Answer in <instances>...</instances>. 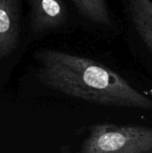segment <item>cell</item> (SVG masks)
<instances>
[{
    "instance_id": "obj_1",
    "label": "cell",
    "mask_w": 152,
    "mask_h": 153,
    "mask_svg": "<svg viewBox=\"0 0 152 153\" xmlns=\"http://www.w3.org/2000/svg\"><path fill=\"white\" fill-rule=\"evenodd\" d=\"M35 59L37 77L49 89L100 106L152 111V100L93 59L51 48L36 51Z\"/></svg>"
},
{
    "instance_id": "obj_2",
    "label": "cell",
    "mask_w": 152,
    "mask_h": 153,
    "mask_svg": "<svg viewBox=\"0 0 152 153\" xmlns=\"http://www.w3.org/2000/svg\"><path fill=\"white\" fill-rule=\"evenodd\" d=\"M81 153H152V127L95 124L89 128Z\"/></svg>"
},
{
    "instance_id": "obj_3",
    "label": "cell",
    "mask_w": 152,
    "mask_h": 153,
    "mask_svg": "<svg viewBox=\"0 0 152 153\" xmlns=\"http://www.w3.org/2000/svg\"><path fill=\"white\" fill-rule=\"evenodd\" d=\"M30 29L34 33H45L65 26L69 13L64 0H28Z\"/></svg>"
},
{
    "instance_id": "obj_4",
    "label": "cell",
    "mask_w": 152,
    "mask_h": 153,
    "mask_svg": "<svg viewBox=\"0 0 152 153\" xmlns=\"http://www.w3.org/2000/svg\"><path fill=\"white\" fill-rule=\"evenodd\" d=\"M19 0H0V59L16 48L21 31Z\"/></svg>"
},
{
    "instance_id": "obj_5",
    "label": "cell",
    "mask_w": 152,
    "mask_h": 153,
    "mask_svg": "<svg viewBox=\"0 0 152 153\" xmlns=\"http://www.w3.org/2000/svg\"><path fill=\"white\" fill-rule=\"evenodd\" d=\"M124 4L133 28L152 56V0H124Z\"/></svg>"
},
{
    "instance_id": "obj_6",
    "label": "cell",
    "mask_w": 152,
    "mask_h": 153,
    "mask_svg": "<svg viewBox=\"0 0 152 153\" xmlns=\"http://www.w3.org/2000/svg\"><path fill=\"white\" fill-rule=\"evenodd\" d=\"M82 17L89 22L101 27L111 28L114 20L107 0H71Z\"/></svg>"
}]
</instances>
